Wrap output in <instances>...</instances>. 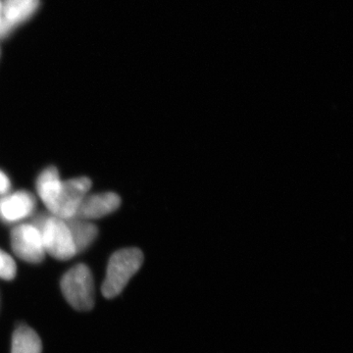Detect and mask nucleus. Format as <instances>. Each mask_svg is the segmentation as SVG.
I'll list each match as a JSON object with an SVG mask.
<instances>
[{
  "instance_id": "10",
  "label": "nucleus",
  "mask_w": 353,
  "mask_h": 353,
  "mask_svg": "<svg viewBox=\"0 0 353 353\" xmlns=\"http://www.w3.org/2000/svg\"><path fill=\"white\" fill-rule=\"evenodd\" d=\"M77 253L87 250L99 234V229L90 221L73 217L66 220Z\"/></svg>"
},
{
  "instance_id": "8",
  "label": "nucleus",
  "mask_w": 353,
  "mask_h": 353,
  "mask_svg": "<svg viewBox=\"0 0 353 353\" xmlns=\"http://www.w3.org/2000/svg\"><path fill=\"white\" fill-rule=\"evenodd\" d=\"M62 181L60 180L59 172L55 167L51 166L44 169L37 181V190L41 201L43 202L48 212L54 213Z\"/></svg>"
},
{
  "instance_id": "14",
  "label": "nucleus",
  "mask_w": 353,
  "mask_h": 353,
  "mask_svg": "<svg viewBox=\"0 0 353 353\" xmlns=\"http://www.w3.org/2000/svg\"><path fill=\"white\" fill-rule=\"evenodd\" d=\"M8 26H7L6 19H4L3 6H2V0H0V38L6 36L10 32Z\"/></svg>"
},
{
  "instance_id": "9",
  "label": "nucleus",
  "mask_w": 353,
  "mask_h": 353,
  "mask_svg": "<svg viewBox=\"0 0 353 353\" xmlns=\"http://www.w3.org/2000/svg\"><path fill=\"white\" fill-rule=\"evenodd\" d=\"M4 19L9 30L12 31L16 26L22 24L36 13L39 0H2Z\"/></svg>"
},
{
  "instance_id": "2",
  "label": "nucleus",
  "mask_w": 353,
  "mask_h": 353,
  "mask_svg": "<svg viewBox=\"0 0 353 353\" xmlns=\"http://www.w3.org/2000/svg\"><path fill=\"white\" fill-rule=\"evenodd\" d=\"M143 263V252L139 248H124L114 253L109 259L108 271L102 285L103 296L106 299L119 296Z\"/></svg>"
},
{
  "instance_id": "11",
  "label": "nucleus",
  "mask_w": 353,
  "mask_h": 353,
  "mask_svg": "<svg viewBox=\"0 0 353 353\" xmlns=\"http://www.w3.org/2000/svg\"><path fill=\"white\" fill-rule=\"evenodd\" d=\"M41 338L32 328L20 326L14 332L11 353H41Z\"/></svg>"
},
{
  "instance_id": "5",
  "label": "nucleus",
  "mask_w": 353,
  "mask_h": 353,
  "mask_svg": "<svg viewBox=\"0 0 353 353\" xmlns=\"http://www.w3.org/2000/svg\"><path fill=\"white\" fill-rule=\"evenodd\" d=\"M90 188L92 181L87 176H80L62 182L61 190L53 214L64 220L75 217L79 206L88 196Z\"/></svg>"
},
{
  "instance_id": "1",
  "label": "nucleus",
  "mask_w": 353,
  "mask_h": 353,
  "mask_svg": "<svg viewBox=\"0 0 353 353\" xmlns=\"http://www.w3.org/2000/svg\"><path fill=\"white\" fill-rule=\"evenodd\" d=\"M31 224L41 233L46 253L63 261L75 256L76 248L66 220L52 213L44 212L34 216Z\"/></svg>"
},
{
  "instance_id": "7",
  "label": "nucleus",
  "mask_w": 353,
  "mask_h": 353,
  "mask_svg": "<svg viewBox=\"0 0 353 353\" xmlns=\"http://www.w3.org/2000/svg\"><path fill=\"white\" fill-rule=\"evenodd\" d=\"M120 205L121 197L115 192L88 194L79 206L75 217L88 221L99 219L111 214Z\"/></svg>"
},
{
  "instance_id": "6",
  "label": "nucleus",
  "mask_w": 353,
  "mask_h": 353,
  "mask_svg": "<svg viewBox=\"0 0 353 353\" xmlns=\"http://www.w3.org/2000/svg\"><path fill=\"white\" fill-rule=\"evenodd\" d=\"M36 199L27 190H18L0 196V219L16 223L30 217L36 208Z\"/></svg>"
},
{
  "instance_id": "3",
  "label": "nucleus",
  "mask_w": 353,
  "mask_h": 353,
  "mask_svg": "<svg viewBox=\"0 0 353 353\" xmlns=\"http://www.w3.org/2000/svg\"><path fill=\"white\" fill-rule=\"evenodd\" d=\"M62 294L72 307L90 310L94 305V283L87 265L79 264L65 273L61 280Z\"/></svg>"
},
{
  "instance_id": "4",
  "label": "nucleus",
  "mask_w": 353,
  "mask_h": 353,
  "mask_svg": "<svg viewBox=\"0 0 353 353\" xmlns=\"http://www.w3.org/2000/svg\"><path fill=\"white\" fill-rule=\"evenodd\" d=\"M11 248L16 256L28 263H41L46 254L41 233L31 223L14 228L11 232Z\"/></svg>"
},
{
  "instance_id": "12",
  "label": "nucleus",
  "mask_w": 353,
  "mask_h": 353,
  "mask_svg": "<svg viewBox=\"0 0 353 353\" xmlns=\"http://www.w3.org/2000/svg\"><path fill=\"white\" fill-rule=\"evenodd\" d=\"M17 267L15 261L8 253L0 250V279L11 281L15 278Z\"/></svg>"
},
{
  "instance_id": "13",
  "label": "nucleus",
  "mask_w": 353,
  "mask_h": 353,
  "mask_svg": "<svg viewBox=\"0 0 353 353\" xmlns=\"http://www.w3.org/2000/svg\"><path fill=\"white\" fill-rule=\"evenodd\" d=\"M11 189V182L6 173L0 170V196L9 194Z\"/></svg>"
}]
</instances>
